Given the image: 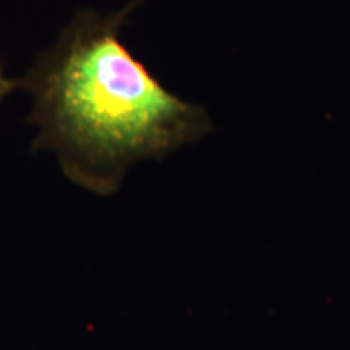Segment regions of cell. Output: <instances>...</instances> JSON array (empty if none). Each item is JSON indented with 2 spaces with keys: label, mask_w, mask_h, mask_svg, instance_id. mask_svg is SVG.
<instances>
[{
  "label": "cell",
  "mask_w": 350,
  "mask_h": 350,
  "mask_svg": "<svg viewBox=\"0 0 350 350\" xmlns=\"http://www.w3.org/2000/svg\"><path fill=\"white\" fill-rule=\"evenodd\" d=\"M143 0L100 15L80 10L18 80L33 96V151L54 152L65 177L113 195L139 161H161L211 133L206 109L165 88L122 41Z\"/></svg>",
  "instance_id": "1"
},
{
  "label": "cell",
  "mask_w": 350,
  "mask_h": 350,
  "mask_svg": "<svg viewBox=\"0 0 350 350\" xmlns=\"http://www.w3.org/2000/svg\"><path fill=\"white\" fill-rule=\"evenodd\" d=\"M15 90H18V80H13V78L5 77L2 64H0V106H2V103L5 100L7 96Z\"/></svg>",
  "instance_id": "2"
}]
</instances>
